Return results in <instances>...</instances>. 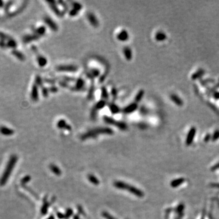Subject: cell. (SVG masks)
Returning <instances> with one entry per match:
<instances>
[{"label":"cell","instance_id":"cb8c5ba5","mask_svg":"<svg viewBox=\"0 0 219 219\" xmlns=\"http://www.w3.org/2000/svg\"><path fill=\"white\" fill-rule=\"evenodd\" d=\"M204 70L203 69H200L198 71H196L192 75V80H196L200 78L201 76H203V74H204Z\"/></svg>","mask_w":219,"mask_h":219},{"label":"cell","instance_id":"f546056e","mask_svg":"<svg viewBox=\"0 0 219 219\" xmlns=\"http://www.w3.org/2000/svg\"><path fill=\"white\" fill-rule=\"evenodd\" d=\"M48 207H49V203H48V201H46V200H45V201H44L43 203V205L42 207H41V214H42V215H45L46 214L47 211H48Z\"/></svg>","mask_w":219,"mask_h":219},{"label":"cell","instance_id":"7402d4cb","mask_svg":"<svg viewBox=\"0 0 219 219\" xmlns=\"http://www.w3.org/2000/svg\"><path fill=\"white\" fill-rule=\"evenodd\" d=\"M155 38L158 41H163L166 39L167 36L165 33L162 32V31H159L155 34Z\"/></svg>","mask_w":219,"mask_h":219},{"label":"cell","instance_id":"e0dca14e","mask_svg":"<svg viewBox=\"0 0 219 219\" xmlns=\"http://www.w3.org/2000/svg\"><path fill=\"white\" fill-rule=\"evenodd\" d=\"M57 126L58 128H61V129H65L67 130H71V127L69 124L66 123L65 120L60 119L59 121H58L57 124Z\"/></svg>","mask_w":219,"mask_h":219},{"label":"cell","instance_id":"9f6ffc18","mask_svg":"<svg viewBox=\"0 0 219 219\" xmlns=\"http://www.w3.org/2000/svg\"><path fill=\"white\" fill-rule=\"evenodd\" d=\"M141 111H142V113L145 114L146 113V111H147V110H146L145 108H141Z\"/></svg>","mask_w":219,"mask_h":219},{"label":"cell","instance_id":"b9f144b4","mask_svg":"<svg viewBox=\"0 0 219 219\" xmlns=\"http://www.w3.org/2000/svg\"><path fill=\"white\" fill-rule=\"evenodd\" d=\"M72 213L73 212H72V210H71V209H68L67 210L66 212V213L65 214V218H69V217L72 215Z\"/></svg>","mask_w":219,"mask_h":219},{"label":"cell","instance_id":"44dd1931","mask_svg":"<svg viewBox=\"0 0 219 219\" xmlns=\"http://www.w3.org/2000/svg\"><path fill=\"white\" fill-rule=\"evenodd\" d=\"M123 52H124V56H125L126 60H131V58H132V51H131V49L128 46L125 47L124 48V50H123Z\"/></svg>","mask_w":219,"mask_h":219},{"label":"cell","instance_id":"6f0895ef","mask_svg":"<svg viewBox=\"0 0 219 219\" xmlns=\"http://www.w3.org/2000/svg\"><path fill=\"white\" fill-rule=\"evenodd\" d=\"M74 219H80V218H79V217L78 215H74Z\"/></svg>","mask_w":219,"mask_h":219},{"label":"cell","instance_id":"11a10c76","mask_svg":"<svg viewBox=\"0 0 219 219\" xmlns=\"http://www.w3.org/2000/svg\"><path fill=\"white\" fill-rule=\"evenodd\" d=\"M4 6V2L3 1H0V8H3Z\"/></svg>","mask_w":219,"mask_h":219},{"label":"cell","instance_id":"db71d44e","mask_svg":"<svg viewBox=\"0 0 219 219\" xmlns=\"http://www.w3.org/2000/svg\"><path fill=\"white\" fill-rule=\"evenodd\" d=\"M211 135H210V134H207V135H206V136L205 137V138H204V141H206L207 142V141H208L209 139H210V138H211Z\"/></svg>","mask_w":219,"mask_h":219},{"label":"cell","instance_id":"484cf974","mask_svg":"<svg viewBox=\"0 0 219 219\" xmlns=\"http://www.w3.org/2000/svg\"><path fill=\"white\" fill-rule=\"evenodd\" d=\"M49 167H50V169H51V171H52L54 174H55L57 176L60 175L61 174V170L57 166H55V164H51Z\"/></svg>","mask_w":219,"mask_h":219},{"label":"cell","instance_id":"8fae6325","mask_svg":"<svg viewBox=\"0 0 219 219\" xmlns=\"http://www.w3.org/2000/svg\"><path fill=\"white\" fill-rule=\"evenodd\" d=\"M48 3L49 5L50 8H51V9L52 10V11L55 13V14L58 17H62L63 16V13L60 11V10L58 9L57 7V5L55 3V1H48Z\"/></svg>","mask_w":219,"mask_h":219},{"label":"cell","instance_id":"4dcf8cb0","mask_svg":"<svg viewBox=\"0 0 219 219\" xmlns=\"http://www.w3.org/2000/svg\"><path fill=\"white\" fill-rule=\"evenodd\" d=\"M88 178L90 182L95 184V185H98L99 184V181L98 179L96 177H94V175H88Z\"/></svg>","mask_w":219,"mask_h":219},{"label":"cell","instance_id":"4316f807","mask_svg":"<svg viewBox=\"0 0 219 219\" xmlns=\"http://www.w3.org/2000/svg\"><path fill=\"white\" fill-rule=\"evenodd\" d=\"M6 43H7V48L13 49V50L16 49L17 47V41H15V40L13 39V38L12 39L8 41V42H7Z\"/></svg>","mask_w":219,"mask_h":219},{"label":"cell","instance_id":"3957f363","mask_svg":"<svg viewBox=\"0 0 219 219\" xmlns=\"http://www.w3.org/2000/svg\"><path fill=\"white\" fill-rule=\"evenodd\" d=\"M114 186L116 188L119 189L127 191L138 197H142L144 196V193H143L142 191H140L139 189H138L136 187L133 186H130V184L122 182V181H115L114 183Z\"/></svg>","mask_w":219,"mask_h":219},{"label":"cell","instance_id":"f35d334b","mask_svg":"<svg viewBox=\"0 0 219 219\" xmlns=\"http://www.w3.org/2000/svg\"><path fill=\"white\" fill-rule=\"evenodd\" d=\"M72 6H73V9H74L76 10V11H79H79L81 10V9L82 8V6L81 4L78 3H75V2L73 3Z\"/></svg>","mask_w":219,"mask_h":219},{"label":"cell","instance_id":"9a60e30c","mask_svg":"<svg viewBox=\"0 0 219 219\" xmlns=\"http://www.w3.org/2000/svg\"><path fill=\"white\" fill-rule=\"evenodd\" d=\"M117 38L119 41H125L128 40V38H129V35H128V32L125 30H122L121 32L118 34L117 35Z\"/></svg>","mask_w":219,"mask_h":219},{"label":"cell","instance_id":"5bb4252c","mask_svg":"<svg viewBox=\"0 0 219 219\" xmlns=\"http://www.w3.org/2000/svg\"><path fill=\"white\" fill-rule=\"evenodd\" d=\"M84 85H85V82L82 79L79 78L76 81L75 87H72L71 90L74 91H81L84 90Z\"/></svg>","mask_w":219,"mask_h":219},{"label":"cell","instance_id":"60d3db41","mask_svg":"<svg viewBox=\"0 0 219 219\" xmlns=\"http://www.w3.org/2000/svg\"><path fill=\"white\" fill-rule=\"evenodd\" d=\"M41 88V92H42L43 96L45 97H48L49 94V89H47V88L45 87H42Z\"/></svg>","mask_w":219,"mask_h":219},{"label":"cell","instance_id":"d6986e66","mask_svg":"<svg viewBox=\"0 0 219 219\" xmlns=\"http://www.w3.org/2000/svg\"><path fill=\"white\" fill-rule=\"evenodd\" d=\"M170 99L172 100L176 105L178 106H182L183 105V100L176 94H172L170 95Z\"/></svg>","mask_w":219,"mask_h":219},{"label":"cell","instance_id":"f907efd6","mask_svg":"<svg viewBox=\"0 0 219 219\" xmlns=\"http://www.w3.org/2000/svg\"><path fill=\"white\" fill-rule=\"evenodd\" d=\"M214 81L213 80H211V79H207V80H204V81H201V84H202L203 85H206L207 84H208L209 82H213Z\"/></svg>","mask_w":219,"mask_h":219},{"label":"cell","instance_id":"680465c9","mask_svg":"<svg viewBox=\"0 0 219 219\" xmlns=\"http://www.w3.org/2000/svg\"><path fill=\"white\" fill-rule=\"evenodd\" d=\"M48 219H54V216H53V215H51L49 217Z\"/></svg>","mask_w":219,"mask_h":219},{"label":"cell","instance_id":"8992f818","mask_svg":"<svg viewBox=\"0 0 219 219\" xmlns=\"http://www.w3.org/2000/svg\"><path fill=\"white\" fill-rule=\"evenodd\" d=\"M56 69L61 72H76L78 68L75 65H60L57 67Z\"/></svg>","mask_w":219,"mask_h":219},{"label":"cell","instance_id":"816d5d0a","mask_svg":"<svg viewBox=\"0 0 219 219\" xmlns=\"http://www.w3.org/2000/svg\"><path fill=\"white\" fill-rule=\"evenodd\" d=\"M213 96L215 99H219V92H215L213 94Z\"/></svg>","mask_w":219,"mask_h":219},{"label":"cell","instance_id":"7a4b0ae2","mask_svg":"<svg viewBox=\"0 0 219 219\" xmlns=\"http://www.w3.org/2000/svg\"><path fill=\"white\" fill-rule=\"evenodd\" d=\"M113 133V131L110 128L108 127H99V128L92 129L87 131L85 133L82 134L81 138L82 140L87 139L90 138H96L97 136L101 134H111Z\"/></svg>","mask_w":219,"mask_h":219},{"label":"cell","instance_id":"603a6c76","mask_svg":"<svg viewBox=\"0 0 219 219\" xmlns=\"http://www.w3.org/2000/svg\"><path fill=\"white\" fill-rule=\"evenodd\" d=\"M46 31V28L45 26H40L39 28H37L36 29H33V33L41 37L42 35H45Z\"/></svg>","mask_w":219,"mask_h":219},{"label":"cell","instance_id":"4fadbf2b","mask_svg":"<svg viewBox=\"0 0 219 219\" xmlns=\"http://www.w3.org/2000/svg\"><path fill=\"white\" fill-rule=\"evenodd\" d=\"M31 99L33 101L36 102L38 100V86L35 84H34L32 86V90H31Z\"/></svg>","mask_w":219,"mask_h":219},{"label":"cell","instance_id":"ee69618b","mask_svg":"<svg viewBox=\"0 0 219 219\" xmlns=\"http://www.w3.org/2000/svg\"><path fill=\"white\" fill-rule=\"evenodd\" d=\"M63 80V81L65 82H73V81H75L76 79H73L72 77H66V76H63L62 77Z\"/></svg>","mask_w":219,"mask_h":219},{"label":"cell","instance_id":"ffe728a7","mask_svg":"<svg viewBox=\"0 0 219 219\" xmlns=\"http://www.w3.org/2000/svg\"><path fill=\"white\" fill-rule=\"evenodd\" d=\"M12 54L15 56L17 59L20 61H24L25 60V56L22 52L17 49H14L12 51Z\"/></svg>","mask_w":219,"mask_h":219},{"label":"cell","instance_id":"f1b7e54d","mask_svg":"<svg viewBox=\"0 0 219 219\" xmlns=\"http://www.w3.org/2000/svg\"><path fill=\"white\" fill-rule=\"evenodd\" d=\"M105 104H106V101H104V100H101V101H99L96 104L95 106H94V108L97 111V110H99L102 109V108H104V107H105Z\"/></svg>","mask_w":219,"mask_h":219},{"label":"cell","instance_id":"d6a6232c","mask_svg":"<svg viewBox=\"0 0 219 219\" xmlns=\"http://www.w3.org/2000/svg\"><path fill=\"white\" fill-rule=\"evenodd\" d=\"M94 91V83L92 82V84H91V87H90L89 93H88V98L89 99H92L93 98Z\"/></svg>","mask_w":219,"mask_h":219},{"label":"cell","instance_id":"9c48e42d","mask_svg":"<svg viewBox=\"0 0 219 219\" xmlns=\"http://www.w3.org/2000/svg\"><path fill=\"white\" fill-rule=\"evenodd\" d=\"M40 38V37L39 35L33 33L32 34H28V35H24L23 38V41L24 43H28L31 42V41L37 40Z\"/></svg>","mask_w":219,"mask_h":219},{"label":"cell","instance_id":"836d02e7","mask_svg":"<svg viewBox=\"0 0 219 219\" xmlns=\"http://www.w3.org/2000/svg\"><path fill=\"white\" fill-rule=\"evenodd\" d=\"M12 39V38L9 35H8V34H6L4 33L0 32V40H7L9 41L10 40Z\"/></svg>","mask_w":219,"mask_h":219},{"label":"cell","instance_id":"2e32d148","mask_svg":"<svg viewBox=\"0 0 219 219\" xmlns=\"http://www.w3.org/2000/svg\"><path fill=\"white\" fill-rule=\"evenodd\" d=\"M0 133L3 135L11 136L14 134V131L11 128L5 127V126H1L0 127Z\"/></svg>","mask_w":219,"mask_h":219},{"label":"cell","instance_id":"8d00e7d4","mask_svg":"<svg viewBox=\"0 0 219 219\" xmlns=\"http://www.w3.org/2000/svg\"><path fill=\"white\" fill-rule=\"evenodd\" d=\"M13 3H14V1H8V3H6L5 4V5H4V11H5L6 12V13L9 12L10 8L12 6Z\"/></svg>","mask_w":219,"mask_h":219},{"label":"cell","instance_id":"52a82bcc","mask_svg":"<svg viewBox=\"0 0 219 219\" xmlns=\"http://www.w3.org/2000/svg\"><path fill=\"white\" fill-rule=\"evenodd\" d=\"M44 21L47 25L49 27L50 29L53 31H58V26L57 25V24L54 22V21L51 19L50 17L46 16L44 18Z\"/></svg>","mask_w":219,"mask_h":219},{"label":"cell","instance_id":"d4e9b609","mask_svg":"<svg viewBox=\"0 0 219 219\" xmlns=\"http://www.w3.org/2000/svg\"><path fill=\"white\" fill-rule=\"evenodd\" d=\"M109 108L111 112L113 114L119 113L120 111V108H119L118 106L113 104V103H111V104H109Z\"/></svg>","mask_w":219,"mask_h":219},{"label":"cell","instance_id":"7dc6e473","mask_svg":"<svg viewBox=\"0 0 219 219\" xmlns=\"http://www.w3.org/2000/svg\"><path fill=\"white\" fill-rule=\"evenodd\" d=\"M49 91H51V93H56L58 91V89L55 86H52V87H51L49 88Z\"/></svg>","mask_w":219,"mask_h":219},{"label":"cell","instance_id":"1f68e13d","mask_svg":"<svg viewBox=\"0 0 219 219\" xmlns=\"http://www.w3.org/2000/svg\"><path fill=\"white\" fill-rule=\"evenodd\" d=\"M108 91H107V89H106L105 87H103L102 88V97L103 98V100L105 101V100L108 99Z\"/></svg>","mask_w":219,"mask_h":219},{"label":"cell","instance_id":"ac0fdd59","mask_svg":"<svg viewBox=\"0 0 219 219\" xmlns=\"http://www.w3.org/2000/svg\"><path fill=\"white\" fill-rule=\"evenodd\" d=\"M26 3H24L22 4V5L21 6L20 8H18L15 11H14V12H13L12 13H10L9 14H8V17H9V18H11V17H14L15 16H16V15H18V14H20V13L22 12L23 11L24 9V8H26Z\"/></svg>","mask_w":219,"mask_h":219},{"label":"cell","instance_id":"c3c4849f","mask_svg":"<svg viewBox=\"0 0 219 219\" xmlns=\"http://www.w3.org/2000/svg\"><path fill=\"white\" fill-rule=\"evenodd\" d=\"M59 84L61 86V87H65V88H66V87H69V85H68V83H67L66 82H65V81H60V82H59Z\"/></svg>","mask_w":219,"mask_h":219},{"label":"cell","instance_id":"ab89813d","mask_svg":"<svg viewBox=\"0 0 219 219\" xmlns=\"http://www.w3.org/2000/svg\"><path fill=\"white\" fill-rule=\"evenodd\" d=\"M102 216L106 219H116V218H114L113 216L110 215L109 213L105 211L102 212Z\"/></svg>","mask_w":219,"mask_h":219},{"label":"cell","instance_id":"f5cc1de1","mask_svg":"<svg viewBox=\"0 0 219 219\" xmlns=\"http://www.w3.org/2000/svg\"><path fill=\"white\" fill-rule=\"evenodd\" d=\"M111 93H112V95L113 96H116V94H117V91L115 89H113L112 90V91H111Z\"/></svg>","mask_w":219,"mask_h":219},{"label":"cell","instance_id":"83f0119b","mask_svg":"<svg viewBox=\"0 0 219 219\" xmlns=\"http://www.w3.org/2000/svg\"><path fill=\"white\" fill-rule=\"evenodd\" d=\"M144 95V91L143 90H141L138 93H137L136 95L135 98H134V101H135V102L137 103V104H138V102H139L142 100Z\"/></svg>","mask_w":219,"mask_h":219},{"label":"cell","instance_id":"f6af8a7d","mask_svg":"<svg viewBox=\"0 0 219 219\" xmlns=\"http://www.w3.org/2000/svg\"><path fill=\"white\" fill-rule=\"evenodd\" d=\"M78 13H79V11L74 9H72V10H71V11H69V15H71V17H74L76 16V15H77V14H78Z\"/></svg>","mask_w":219,"mask_h":219},{"label":"cell","instance_id":"74e56055","mask_svg":"<svg viewBox=\"0 0 219 219\" xmlns=\"http://www.w3.org/2000/svg\"><path fill=\"white\" fill-rule=\"evenodd\" d=\"M183 182V179L181 178V179H178V180H174V181H173L171 183V185L173 187H177L180 184H181Z\"/></svg>","mask_w":219,"mask_h":219},{"label":"cell","instance_id":"5b68a950","mask_svg":"<svg viewBox=\"0 0 219 219\" xmlns=\"http://www.w3.org/2000/svg\"><path fill=\"white\" fill-rule=\"evenodd\" d=\"M32 50L34 51V52L35 54H36L37 55V61L38 63V65L40 67H44L48 63V60H47L46 58L45 57L41 55L38 52V49L35 46H32Z\"/></svg>","mask_w":219,"mask_h":219},{"label":"cell","instance_id":"bcb514c9","mask_svg":"<svg viewBox=\"0 0 219 219\" xmlns=\"http://www.w3.org/2000/svg\"><path fill=\"white\" fill-rule=\"evenodd\" d=\"M0 47L1 48H7V43H6L5 41L3 40H0Z\"/></svg>","mask_w":219,"mask_h":219},{"label":"cell","instance_id":"277c9868","mask_svg":"<svg viewBox=\"0 0 219 219\" xmlns=\"http://www.w3.org/2000/svg\"><path fill=\"white\" fill-rule=\"evenodd\" d=\"M104 121L107 124H110V125H115L116 127H118V128H119L121 130H125L127 128V125L124 122H121V121H118L114 120V119L110 118L108 116H105L104 118Z\"/></svg>","mask_w":219,"mask_h":219},{"label":"cell","instance_id":"7bdbcfd3","mask_svg":"<svg viewBox=\"0 0 219 219\" xmlns=\"http://www.w3.org/2000/svg\"><path fill=\"white\" fill-rule=\"evenodd\" d=\"M219 138V130H216L212 136V140L215 141Z\"/></svg>","mask_w":219,"mask_h":219},{"label":"cell","instance_id":"7c38bea8","mask_svg":"<svg viewBox=\"0 0 219 219\" xmlns=\"http://www.w3.org/2000/svg\"><path fill=\"white\" fill-rule=\"evenodd\" d=\"M196 133V128L195 127H192L191 130L189 131L187 134V136L186 138V144L187 145H190L192 142L195 135Z\"/></svg>","mask_w":219,"mask_h":219},{"label":"cell","instance_id":"681fc988","mask_svg":"<svg viewBox=\"0 0 219 219\" xmlns=\"http://www.w3.org/2000/svg\"><path fill=\"white\" fill-rule=\"evenodd\" d=\"M44 81H45L46 83H47V84H54V82H55V81H54V80L50 79H45L44 80Z\"/></svg>","mask_w":219,"mask_h":219},{"label":"cell","instance_id":"ba28073f","mask_svg":"<svg viewBox=\"0 0 219 219\" xmlns=\"http://www.w3.org/2000/svg\"><path fill=\"white\" fill-rule=\"evenodd\" d=\"M138 104L134 102L131 103V104H130V105H128V106H127V107H125V108H123L122 111L123 113L125 114H130V113H131L134 112L135 110L138 109Z\"/></svg>","mask_w":219,"mask_h":219},{"label":"cell","instance_id":"e575fe53","mask_svg":"<svg viewBox=\"0 0 219 219\" xmlns=\"http://www.w3.org/2000/svg\"><path fill=\"white\" fill-rule=\"evenodd\" d=\"M35 84H36L38 87H41V88L42 87H43V80L40 76H37L36 77H35Z\"/></svg>","mask_w":219,"mask_h":219},{"label":"cell","instance_id":"d590c367","mask_svg":"<svg viewBox=\"0 0 219 219\" xmlns=\"http://www.w3.org/2000/svg\"><path fill=\"white\" fill-rule=\"evenodd\" d=\"M89 72H90V74H91V76H92L93 78H94V77H98L100 74L99 70L97 69H96V68H93V69H91V71H89Z\"/></svg>","mask_w":219,"mask_h":219},{"label":"cell","instance_id":"6da1fadb","mask_svg":"<svg viewBox=\"0 0 219 219\" xmlns=\"http://www.w3.org/2000/svg\"><path fill=\"white\" fill-rule=\"evenodd\" d=\"M17 160H18V158H17L16 155L11 156V158L9 160V162L8 164H7L6 167L4 169V172L3 173L2 176L0 178V185L1 186H3L8 181L9 177L10 175L12 173L14 166H15L17 162Z\"/></svg>","mask_w":219,"mask_h":219},{"label":"cell","instance_id":"30bf717a","mask_svg":"<svg viewBox=\"0 0 219 219\" xmlns=\"http://www.w3.org/2000/svg\"><path fill=\"white\" fill-rule=\"evenodd\" d=\"M87 18H88L90 24L94 28H97V27L99 26V21L97 20L96 17L93 13L90 12L87 14Z\"/></svg>","mask_w":219,"mask_h":219}]
</instances>
